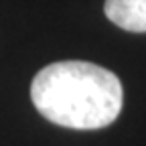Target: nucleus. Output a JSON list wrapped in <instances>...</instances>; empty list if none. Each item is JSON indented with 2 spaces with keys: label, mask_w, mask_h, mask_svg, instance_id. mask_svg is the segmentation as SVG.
I'll list each match as a JSON object with an SVG mask.
<instances>
[{
  "label": "nucleus",
  "mask_w": 146,
  "mask_h": 146,
  "mask_svg": "<svg viewBox=\"0 0 146 146\" xmlns=\"http://www.w3.org/2000/svg\"><path fill=\"white\" fill-rule=\"evenodd\" d=\"M31 100L45 120L73 130H100L122 112L124 89L112 71L87 61H57L31 83Z\"/></svg>",
  "instance_id": "nucleus-1"
},
{
  "label": "nucleus",
  "mask_w": 146,
  "mask_h": 146,
  "mask_svg": "<svg viewBox=\"0 0 146 146\" xmlns=\"http://www.w3.org/2000/svg\"><path fill=\"white\" fill-rule=\"evenodd\" d=\"M106 16L130 33H146V0H106Z\"/></svg>",
  "instance_id": "nucleus-2"
}]
</instances>
